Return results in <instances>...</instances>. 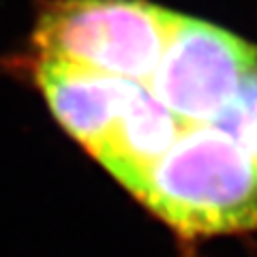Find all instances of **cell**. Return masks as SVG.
Returning a JSON list of instances; mask_svg holds the SVG:
<instances>
[{
    "mask_svg": "<svg viewBox=\"0 0 257 257\" xmlns=\"http://www.w3.org/2000/svg\"><path fill=\"white\" fill-rule=\"evenodd\" d=\"M133 197L184 240L257 231V167L214 124L184 128Z\"/></svg>",
    "mask_w": 257,
    "mask_h": 257,
    "instance_id": "obj_1",
    "label": "cell"
},
{
    "mask_svg": "<svg viewBox=\"0 0 257 257\" xmlns=\"http://www.w3.org/2000/svg\"><path fill=\"white\" fill-rule=\"evenodd\" d=\"M180 13L148 0H56L39 15V58L148 86Z\"/></svg>",
    "mask_w": 257,
    "mask_h": 257,
    "instance_id": "obj_2",
    "label": "cell"
},
{
    "mask_svg": "<svg viewBox=\"0 0 257 257\" xmlns=\"http://www.w3.org/2000/svg\"><path fill=\"white\" fill-rule=\"evenodd\" d=\"M255 73V43L210 22L178 15L146 88L184 126L212 124Z\"/></svg>",
    "mask_w": 257,
    "mask_h": 257,
    "instance_id": "obj_3",
    "label": "cell"
},
{
    "mask_svg": "<svg viewBox=\"0 0 257 257\" xmlns=\"http://www.w3.org/2000/svg\"><path fill=\"white\" fill-rule=\"evenodd\" d=\"M35 77L54 118L92 157L111 138L140 86L54 58H39Z\"/></svg>",
    "mask_w": 257,
    "mask_h": 257,
    "instance_id": "obj_4",
    "label": "cell"
},
{
    "mask_svg": "<svg viewBox=\"0 0 257 257\" xmlns=\"http://www.w3.org/2000/svg\"><path fill=\"white\" fill-rule=\"evenodd\" d=\"M184 128L187 126L140 84L111 138L94 159L133 195Z\"/></svg>",
    "mask_w": 257,
    "mask_h": 257,
    "instance_id": "obj_5",
    "label": "cell"
},
{
    "mask_svg": "<svg viewBox=\"0 0 257 257\" xmlns=\"http://www.w3.org/2000/svg\"><path fill=\"white\" fill-rule=\"evenodd\" d=\"M212 124L227 133L257 167V73L242 84Z\"/></svg>",
    "mask_w": 257,
    "mask_h": 257,
    "instance_id": "obj_6",
    "label": "cell"
}]
</instances>
